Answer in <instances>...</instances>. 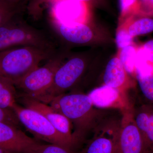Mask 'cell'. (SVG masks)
<instances>
[{
    "label": "cell",
    "mask_w": 153,
    "mask_h": 153,
    "mask_svg": "<svg viewBox=\"0 0 153 153\" xmlns=\"http://www.w3.org/2000/svg\"><path fill=\"white\" fill-rule=\"evenodd\" d=\"M34 47H19L0 52V77L15 85L57 51Z\"/></svg>",
    "instance_id": "cell-1"
},
{
    "label": "cell",
    "mask_w": 153,
    "mask_h": 153,
    "mask_svg": "<svg viewBox=\"0 0 153 153\" xmlns=\"http://www.w3.org/2000/svg\"><path fill=\"white\" fill-rule=\"evenodd\" d=\"M57 46L47 33L26 23L20 15L0 26V52L19 47H34L55 51Z\"/></svg>",
    "instance_id": "cell-2"
},
{
    "label": "cell",
    "mask_w": 153,
    "mask_h": 153,
    "mask_svg": "<svg viewBox=\"0 0 153 153\" xmlns=\"http://www.w3.org/2000/svg\"><path fill=\"white\" fill-rule=\"evenodd\" d=\"M49 104L74 124L76 128L74 137L78 142L81 141L82 135L89 128L93 119L94 105L88 94H63L53 99Z\"/></svg>",
    "instance_id": "cell-3"
},
{
    "label": "cell",
    "mask_w": 153,
    "mask_h": 153,
    "mask_svg": "<svg viewBox=\"0 0 153 153\" xmlns=\"http://www.w3.org/2000/svg\"><path fill=\"white\" fill-rule=\"evenodd\" d=\"M68 54V50L57 49L44 65L34 68L14 85L21 91L19 94L40 101L51 87L55 72Z\"/></svg>",
    "instance_id": "cell-4"
},
{
    "label": "cell",
    "mask_w": 153,
    "mask_h": 153,
    "mask_svg": "<svg viewBox=\"0 0 153 153\" xmlns=\"http://www.w3.org/2000/svg\"><path fill=\"white\" fill-rule=\"evenodd\" d=\"M69 54L57 69L51 87L40 101L49 104L53 99L74 86L84 74L88 63L86 54Z\"/></svg>",
    "instance_id": "cell-5"
},
{
    "label": "cell",
    "mask_w": 153,
    "mask_h": 153,
    "mask_svg": "<svg viewBox=\"0 0 153 153\" xmlns=\"http://www.w3.org/2000/svg\"><path fill=\"white\" fill-rule=\"evenodd\" d=\"M19 122L38 138L50 144L58 145L73 151L76 146L53 126L46 117L34 110L16 103L12 108Z\"/></svg>",
    "instance_id": "cell-6"
},
{
    "label": "cell",
    "mask_w": 153,
    "mask_h": 153,
    "mask_svg": "<svg viewBox=\"0 0 153 153\" xmlns=\"http://www.w3.org/2000/svg\"><path fill=\"white\" fill-rule=\"evenodd\" d=\"M52 26L62 44L61 48L68 50L70 47L91 45L102 41L101 34L89 21L66 23L55 19Z\"/></svg>",
    "instance_id": "cell-7"
},
{
    "label": "cell",
    "mask_w": 153,
    "mask_h": 153,
    "mask_svg": "<svg viewBox=\"0 0 153 153\" xmlns=\"http://www.w3.org/2000/svg\"><path fill=\"white\" fill-rule=\"evenodd\" d=\"M18 101L20 102L25 107L34 110L43 115L57 131L73 143L75 146L78 144L73 133L71 132V122L63 114L55 110L50 105L19 93Z\"/></svg>",
    "instance_id": "cell-8"
},
{
    "label": "cell",
    "mask_w": 153,
    "mask_h": 153,
    "mask_svg": "<svg viewBox=\"0 0 153 153\" xmlns=\"http://www.w3.org/2000/svg\"><path fill=\"white\" fill-rule=\"evenodd\" d=\"M141 134L134 121L133 113L124 115L116 141L115 153H144Z\"/></svg>",
    "instance_id": "cell-9"
},
{
    "label": "cell",
    "mask_w": 153,
    "mask_h": 153,
    "mask_svg": "<svg viewBox=\"0 0 153 153\" xmlns=\"http://www.w3.org/2000/svg\"><path fill=\"white\" fill-rule=\"evenodd\" d=\"M119 126L107 124L97 127L93 137L78 153H115Z\"/></svg>",
    "instance_id": "cell-10"
},
{
    "label": "cell",
    "mask_w": 153,
    "mask_h": 153,
    "mask_svg": "<svg viewBox=\"0 0 153 153\" xmlns=\"http://www.w3.org/2000/svg\"><path fill=\"white\" fill-rule=\"evenodd\" d=\"M19 127L0 122V147L16 153H22L38 143Z\"/></svg>",
    "instance_id": "cell-11"
},
{
    "label": "cell",
    "mask_w": 153,
    "mask_h": 153,
    "mask_svg": "<svg viewBox=\"0 0 153 153\" xmlns=\"http://www.w3.org/2000/svg\"><path fill=\"white\" fill-rule=\"evenodd\" d=\"M103 81L105 85L124 93L131 85L129 74L117 55L108 61L105 68Z\"/></svg>",
    "instance_id": "cell-12"
},
{
    "label": "cell",
    "mask_w": 153,
    "mask_h": 153,
    "mask_svg": "<svg viewBox=\"0 0 153 153\" xmlns=\"http://www.w3.org/2000/svg\"><path fill=\"white\" fill-rule=\"evenodd\" d=\"M143 140L145 152L153 153V105H145L133 113Z\"/></svg>",
    "instance_id": "cell-13"
},
{
    "label": "cell",
    "mask_w": 153,
    "mask_h": 153,
    "mask_svg": "<svg viewBox=\"0 0 153 153\" xmlns=\"http://www.w3.org/2000/svg\"><path fill=\"white\" fill-rule=\"evenodd\" d=\"M94 106L100 108L125 107L124 93L106 85L94 88L88 94Z\"/></svg>",
    "instance_id": "cell-14"
},
{
    "label": "cell",
    "mask_w": 153,
    "mask_h": 153,
    "mask_svg": "<svg viewBox=\"0 0 153 153\" xmlns=\"http://www.w3.org/2000/svg\"><path fill=\"white\" fill-rule=\"evenodd\" d=\"M121 23L133 38L153 32V17L132 16Z\"/></svg>",
    "instance_id": "cell-15"
},
{
    "label": "cell",
    "mask_w": 153,
    "mask_h": 153,
    "mask_svg": "<svg viewBox=\"0 0 153 153\" xmlns=\"http://www.w3.org/2000/svg\"><path fill=\"white\" fill-rule=\"evenodd\" d=\"M18 93L13 83L8 79L0 77V108L12 110L17 103Z\"/></svg>",
    "instance_id": "cell-16"
},
{
    "label": "cell",
    "mask_w": 153,
    "mask_h": 153,
    "mask_svg": "<svg viewBox=\"0 0 153 153\" xmlns=\"http://www.w3.org/2000/svg\"><path fill=\"white\" fill-rule=\"evenodd\" d=\"M23 2L17 0H0V26L22 13L25 9Z\"/></svg>",
    "instance_id": "cell-17"
},
{
    "label": "cell",
    "mask_w": 153,
    "mask_h": 153,
    "mask_svg": "<svg viewBox=\"0 0 153 153\" xmlns=\"http://www.w3.org/2000/svg\"><path fill=\"white\" fill-rule=\"evenodd\" d=\"M138 47L133 44L119 49L117 54L129 74L134 76Z\"/></svg>",
    "instance_id": "cell-18"
},
{
    "label": "cell",
    "mask_w": 153,
    "mask_h": 153,
    "mask_svg": "<svg viewBox=\"0 0 153 153\" xmlns=\"http://www.w3.org/2000/svg\"><path fill=\"white\" fill-rule=\"evenodd\" d=\"M134 76L144 98L149 105H153V74L143 75L136 73Z\"/></svg>",
    "instance_id": "cell-19"
},
{
    "label": "cell",
    "mask_w": 153,
    "mask_h": 153,
    "mask_svg": "<svg viewBox=\"0 0 153 153\" xmlns=\"http://www.w3.org/2000/svg\"><path fill=\"white\" fill-rule=\"evenodd\" d=\"M120 23L132 16H138L140 12L138 0H119Z\"/></svg>",
    "instance_id": "cell-20"
},
{
    "label": "cell",
    "mask_w": 153,
    "mask_h": 153,
    "mask_svg": "<svg viewBox=\"0 0 153 153\" xmlns=\"http://www.w3.org/2000/svg\"><path fill=\"white\" fill-rule=\"evenodd\" d=\"M22 153H74L70 150L59 145L49 143L41 144L38 143L27 149Z\"/></svg>",
    "instance_id": "cell-21"
},
{
    "label": "cell",
    "mask_w": 153,
    "mask_h": 153,
    "mask_svg": "<svg viewBox=\"0 0 153 153\" xmlns=\"http://www.w3.org/2000/svg\"><path fill=\"white\" fill-rule=\"evenodd\" d=\"M55 0H30L27 6L28 14L33 19L38 20L41 19L45 7Z\"/></svg>",
    "instance_id": "cell-22"
},
{
    "label": "cell",
    "mask_w": 153,
    "mask_h": 153,
    "mask_svg": "<svg viewBox=\"0 0 153 153\" xmlns=\"http://www.w3.org/2000/svg\"><path fill=\"white\" fill-rule=\"evenodd\" d=\"M133 38L129 35L125 25L119 24L116 34V43L119 49L133 44Z\"/></svg>",
    "instance_id": "cell-23"
},
{
    "label": "cell",
    "mask_w": 153,
    "mask_h": 153,
    "mask_svg": "<svg viewBox=\"0 0 153 153\" xmlns=\"http://www.w3.org/2000/svg\"><path fill=\"white\" fill-rule=\"evenodd\" d=\"M0 122L6 123L19 127L20 123L16 115L12 110L0 108Z\"/></svg>",
    "instance_id": "cell-24"
},
{
    "label": "cell",
    "mask_w": 153,
    "mask_h": 153,
    "mask_svg": "<svg viewBox=\"0 0 153 153\" xmlns=\"http://www.w3.org/2000/svg\"><path fill=\"white\" fill-rule=\"evenodd\" d=\"M140 12L138 16L148 17L153 11V0H138Z\"/></svg>",
    "instance_id": "cell-25"
},
{
    "label": "cell",
    "mask_w": 153,
    "mask_h": 153,
    "mask_svg": "<svg viewBox=\"0 0 153 153\" xmlns=\"http://www.w3.org/2000/svg\"><path fill=\"white\" fill-rule=\"evenodd\" d=\"M80 2L83 3L88 7L98 8L106 9L108 7V0H78Z\"/></svg>",
    "instance_id": "cell-26"
},
{
    "label": "cell",
    "mask_w": 153,
    "mask_h": 153,
    "mask_svg": "<svg viewBox=\"0 0 153 153\" xmlns=\"http://www.w3.org/2000/svg\"><path fill=\"white\" fill-rule=\"evenodd\" d=\"M140 47L148 56L153 60V39L147 41Z\"/></svg>",
    "instance_id": "cell-27"
},
{
    "label": "cell",
    "mask_w": 153,
    "mask_h": 153,
    "mask_svg": "<svg viewBox=\"0 0 153 153\" xmlns=\"http://www.w3.org/2000/svg\"><path fill=\"white\" fill-rule=\"evenodd\" d=\"M0 153H16L12 151H9L8 150L4 148L0 147Z\"/></svg>",
    "instance_id": "cell-28"
},
{
    "label": "cell",
    "mask_w": 153,
    "mask_h": 153,
    "mask_svg": "<svg viewBox=\"0 0 153 153\" xmlns=\"http://www.w3.org/2000/svg\"><path fill=\"white\" fill-rule=\"evenodd\" d=\"M148 17H153V11L149 15Z\"/></svg>",
    "instance_id": "cell-29"
},
{
    "label": "cell",
    "mask_w": 153,
    "mask_h": 153,
    "mask_svg": "<svg viewBox=\"0 0 153 153\" xmlns=\"http://www.w3.org/2000/svg\"><path fill=\"white\" fill-rule=\"evenodd\" d=\"M17 1H27V0H17Z\"/></svg>",
    "instance_id": "cell-30"
},
{
    "label": "cell",
    "mask_w": 153,
    "mask_h": 153,
    "mask_svg": "<svg viewBox=\"0 0 153 153\" xmlns=\"http://www.w3.org/2000/svg\"></svg>",
    "instance_id": "cell-31"
}]
</instances>
